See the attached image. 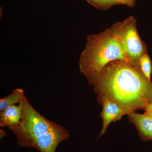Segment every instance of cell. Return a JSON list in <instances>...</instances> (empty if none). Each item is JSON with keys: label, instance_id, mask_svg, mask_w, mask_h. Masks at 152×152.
Returning a JSON list of instances; mask_svg holds the SVG:
<instances>
[{"label": "cell", "instance_id": "obj_8", "mask_svg": "<svg viewBox=\"0 0 152 152\" xmlns=\"http://www.w3.org/2000/svg\"><path fill=\"white\" fill-rule=\"evenodd\" d=\"M24 95L23 90L17 88L11 94L0 99V112L2 111L10 106L19 103Z\"/></svg>", "mask_w": 152, "mask_h": 152}, {"label": "cell", "instance_id": "obj_6", "mask_svg": "<svg viewBox=\"0 0 152 152\" xmlns=\"http://www.w3.org/2000/svg\"><path fill=\"white\" fill-rule=\"evenodd\" d=\"M130 122L133 123L138 131L142 140L146 142L152 140V118L143 114L134 113L128 115Z\"/></svg>", "mask_w": 152, "mask_h": 152}, {"label": "cell", "instance_id": "obj_12", "mask_svg": "<svg viewBox=\"0 0 152 152\" xmlns=\"http://www.w3.org/2000/svg\"><path fill=\"white\" fill-rule=\"evenodd\" d=\"M144 110H145V113L143 114L144 115L148 118H152V104L148 105Z\"/></svg>", "mask_w": 152, "mask_h": 152}, {"label": "cell", "instance_id": "obj_9", "mask_svg": "<svg viewBox=\"0 0 152 152\" xmlns=\"http://www.w3.org/2000/svg\"><path fill=\"white\" fill-rule=\"evenodd\" d=\"M140 66L142 72L151 80L152 70V63L149 56L147 53L142 56L140 61Z\"/></svg>", "mask_w": 152, "mask_h": 152}, {"label": "cell", "instance_id": "obj_13", "mask_svg": "<svg viewBox=\"0 0 152 152\" xmlns=\"http://www.w3.org/2000/svg\"><path fill=\"white\" fill-rule=\"evenodd\" d=\"M6 135V133L5 131H4L3 129H1L0 130V137L1 139L3 137H5Z\"/></svg>", "mask_w": 152, "mask_h": 152}, {"label": "cell", "instance_id": "obj_4", "mask_svg": "<svg viewBox=\"0 0 152 152\" xmlns=\"http://www.w3.org/2000/svg\"><path fill=\"white\" fill-rule=\"evenodd\" d=\"M110 29L118 39L130 64L140 67V60L147 53V49L145 44L139 36L134 18L129 17L115 23Z\"/></svg>", "mask_w": 152, "mask_h": 152}, {"label": "cell", "instance_id": "obj_10", "mask_svg": "<svg viewBox=\"0 0 152 152\" xmlns=\"http://www.w3.org/2000/svg\"><path fill=\"white\" fill-rule=\"evenodd\" d=\"M99 8L103 10H107L113 6L121 4L116 0H88Z\"/></svg>", "mask_w": 152, "mask_h": 152}, {"label": "cell", "instance_id": "obj_3", "mask_svg": "<svg viewBox=\"0 0 152 152\" xmlns=\"http://www.w3.org/2000/svg\"><path fill=\"white\" fill-rule=\"evenodd\" d=\"M116 60L129 62L118 39L110 28L98 34L88 36L86 47L80 56L79 68L87 77Z\"/></svg>", "mask_w": 152, "mask_h": 152}, {"label": "cell", "instance_id": "obj_2", "mask_svg": "<svg viewBox=\"0 0 152 152\" xmlns=\"http://www.w3.org/2000/svg\"><path fill=\"white\" fill-rule=\"evenodd\" d=\"M19 104L22 108L20 121L18 124L8 127L16 137L19 146L33 148L41 152H56L59 144L69 137L65 128L42 115L25 95Z\"/></svg>", "mask_w": 152, "mask_h": 152}, {"label": "cell", "instance_id": "obj_1", "mask_svg": "<svg viewBox=\"0 0 152 152\" xmlns=\"http://www.w3.org/2000/svg\"><path fill=\"white\" fill-rule=\"evenodd\" d=\"M87 80L94 88L99 102L104 99L116 103L125 115L144 110L152 104V83L140 67L116 60L109 63Z\"/></svg>", "mask_w": 152, "mask_h": 152}, {"label": "cell", "instance_id": "obj_7", "mask_svg": "<svg viewBox=\"0 0 152 152\" xmlns=\"http://www.w3.org/2000/svg\"><path fill=\"white\" fill-rule=\"evenodd\" d=\"M22 108L19 104L10 106L0 112V126L8 127L18 124L21 118Z\"/></svg>", "mask_w": 152, "mask_h": 152}, {"label": "cell", "instance_id": "obj_5", "mask_svg": "<svg viewBox=\"0 0 152 152\" xmlns=\"http://www.w3.org/2000/svg\"><path fill=\"white\" fill-rule=\"evenodd\" d=\"M99 102L103 107V110L100 114L103 125L98 138L105 134L110 124L121 120L122 117L125 115L124 110L115 102L104 99Z\"/></svg>", "mask_w": 152, "mask_h": 152}, {"label": "cell", "instance_id": "obj_11", "mask_svg": "<svg viewBox=\"0 0 152 152\" xmlns=\"http://www.w3.org/2000/svg\"><path fill=\"white\" fill-rule=\"evenodd\" d=\"M121 4H125L128 7H133L135 5L136 0H116Z\"/></svg>", "mask_w": 152, "mask_h": 152}]
</instances>
